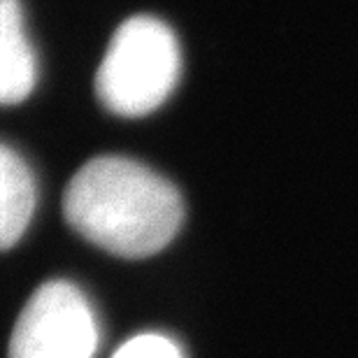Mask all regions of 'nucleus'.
I'll use <instances>...</instances> for the list:
<instances>
[{
    "instance_id": "f03ea898",
    "label": "nucleus",
    "mask_w": 358,
    "mask_h": 358,
    "mask_svg": "<svg viewBox=\"0 0 358 358\" xmlns=\"http://www.w3.org/2000/svg\"><path fill=\"white\" fill-rule=\"evenodd\" d=\"M182 73V52L173 28L138 14L124 21L96 75L105 110L119 117H145L168 100Z\"/></svg>"
},
{
    "instance_id": "7ed1b4c3",
    "label": "nucleus",
    "mask_w": 358,
    "mask_h": 358,
    "mask_svg": "<svg viewBox=\"0 0 358 358\" xmlns=\"http://www.w3.org/2000/svg\"><path fill=\"white\" fill-rule=\"evenodd\" d=\"M98 321L70 282H47L28 298L14 324L10 358H93Z\"/></svg>"
},
{
    "instance_id": "f257e3e1",
    "label": "nucleus",
    "mask_w": 358,
    "mask_h": 358,
    "mask_svg": "<svg viewBox=\"0 0 358 358\" xmlns=\"http://www.w3.org/2000/svg\"><path fill=\"white\" fill-rule=\"evenodd\" d=\"M66 221L121 259H147L170 245L184 219L182 196L166 177L124 156H98L63 193Z\"/></svg>"
},
{
    "instance_id": "39448f33",
    "label": "nucleus",
    "mask_w": 358,
    "mask_h": 358,
    "mask_svg": "<svg viewBox=\"0 0 358 358\" xmlns=\"http://www.w3.org/2000/svg\"><path fill=\"white\" fill-rule=\"evenodd\" d=\"M35 179L28 163L7 145H0V252L14 247L35 212Z\"/></svg>"
},
{
    "instance_id": "20e7f679",
    "label": "nucleus",
    "mask_w": 358,
    "mask_h": 358,
    "mask_svg": "<svg viewBox=\"0 0 358 358\" xmlns=\"http://www.w3.org/2000/svg\"><path fill=\"white\" fill-rule=\"evenodd\" d=\"M38 82V61L24 26L21 0H0V105H17Z\"/></svg>"
},
{
    "instance_id": "423d86ee",
    "label": "nucleus",
    "mask_w": 358,
    "mask_h": 358,
    "mask_svg": "<svg viewBox=\"0 0 358 358\" xmlns=\"http://www.w3.org/2000/svg\"><path fill=\"white\" fill-rule=\"evenodd\" d=\"M112 358H182V352L166 335L145 333L128 340Z\"/></svg>"
}]
</instances>
